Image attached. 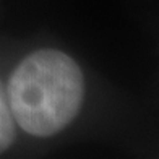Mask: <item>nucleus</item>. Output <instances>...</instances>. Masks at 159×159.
<instances>
[{"mask_svg": "<svg viewBox=\"0 0 159 159\" xmlns=\"http://www.w3.org/2000/svg\"><path fill=\"white\" fill-rule=\"evenodd\" d=\"M84 94L76 62L55 49L30 54L15 68L8 104L18 125L34 136H50L76 115Z\"/></svg>", "mask_w": 159, "mask_h": 159, "instance_id": "f257e3e1", "label": "nucleus"}, {"mask_svg": "<svg viewBox=\"0 0 159 159\" xmlns=\"http://www.w3.org/2000/svg\"><path fill=\"white\" fill-rule=\"evenodd\" d=\"M15 136V124H13L11 109L7 99V93L0 83V153H3L11 144Z\"/></svg>", "mask_w": 159, "mask_h": 159, "instance_id": "f03ea898", "label": "nucleus"}]
</instances>
